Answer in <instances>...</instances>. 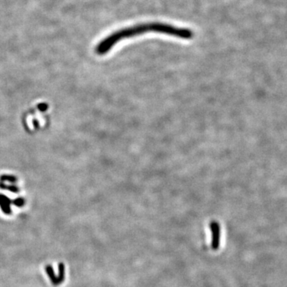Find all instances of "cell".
<instances>
[{
  "mask_svg": "<svg viewBox=\"0 0 287 287\" xmlns=\"http://www.w3.org/2000/svg\"><path fill=\"white\" fill-rule=\"evenodd\" d=\"M0 204L2 207V209L4 213L10 214L11 209H10V201L4 196H0Z\"/></svg>",
  "mask_w": 287,
  "mask_h": 287,
  "instance_id": "obj_4",
  "label": "cell"
},
{
  "mask_svg": "<svg viewBox=\"0 0 287 287\" xmlns=\"http://www.w3.org/2000/svg\"><path fill=\"white\" fill-rule=\"evenodd\" d=\"M211 229L212 235H213V243H212V246L213 248H216L219 246V223L216 222H212L211 223Z\"/></svg>",
  "mask_w": 287,
  "mask_h": 287,
  "instance_id": "obj_3",
  "label": "cell"
},
{
  "mask_svg": "<svg viewBox=\"0 0 287 287\" xmlns=\"http://www.w3.org/2000/svg\"><path fill=\"white\" fill-rule=\"evenodd\" d=\"M46 270L51 282L54 285L61 284L65 279V265L63 263H59V265H58V270H59V275L58 276L55 275L52 266H50V265L46 266Z\"/></svg>",
  "mask_w": 287,
  "mask_h": 287,
  "instance_id": "obj_2",
  "label": "cell"
},
{
  "mask_svg": "<svg viewBox=\"0 0 287 287\" xmlns=\"http://www.w3.org/2000/svg\"><path fill=\"white\" fill-rule=\"evenodd\" d=\"M149 32L168 34L187 40L192 39L194 37L193 31L187 28L175 27L170 24L162 23H142L113 32V34L100 42V43L96 47V53L99 55H104L110 52L112 48L121 40L130 39L137 35H141Z\"/></svg>",
  "mask_w": 287,
  "mask_h": 287,
  "instance_id": "obj_1",
  "label": "cell"
}]
</instances>
